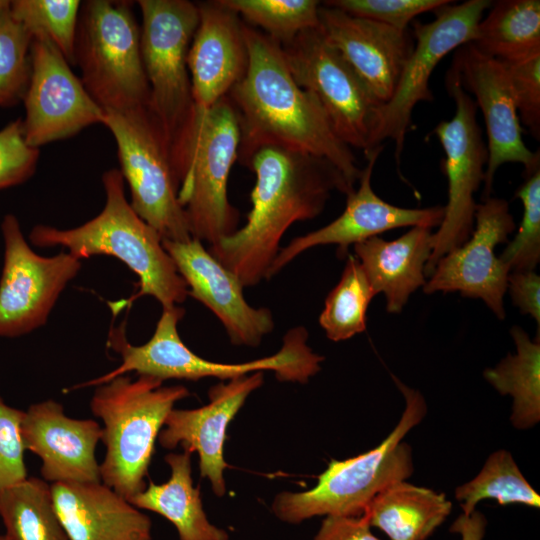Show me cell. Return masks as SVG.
I'll use <instances>...</instances> for the list:
<instances>
[{"instance_id": "obj_41", "label": "cell", "mask_w": 540, "mask_h": 540, "mask_svg": "<svg viewBox=\"0 0 540 540\" xmlns=\"http://www.w3.org/2000/svg\"><path fill=\"white\" fill-rule=\"evenodd\" d=\"M507 290L522 314L530 315L540 327V277L531 271H513L508 275Z\"/></svg>"}, {"instance_id": "obj_34", "label": "cell", "mask_w": 540, "mask_h": 540, "mask_svg": "<svg viewBox=\"0 0 540 540\" xmlns=\"http://www.w3.org/2000/svg\"><path fill=\"white\" fill-rule=\"evenodd\" d=\"M81 1L79 0H13L9 10L33 37L48 39L75 65L74 50Z\"/></svg>"}, {"instance_id": "obj_23", "label": "cell", "mask_w": 540, "mask_h": 540, "mask_svg": "<svg viewBox=\"0 0 540 540\" xmlns=\"http://www.w3.org/2000/svg\"><path fill=\"white\" fill-rule=\"evenodd\" d=\"M263 380V372L258 371L212 386L207 405L196 409H172L158 435L159 443L165 449L181 445L184 451L198 453L200 474L209 479L218 497L226 492L224 442L227 427Z\"/></svg>"}, {"instance_id": "obj_14", "label": "cell", "mask_w": 540, "mask_h": 540, "mask_svg": "<svg viewBox=\"0 0 540 540\" xmlns=\"http://www.w3.org/2000/svg\"><path fill=\"white\" fill-rule=\"evenodd\" d=\"M0 278V337H18L45 325L61 293L79 273L81 260L69 252L37 254L26 241L20 222L6 214Z\"/></svg>"}, {"instance_id": "obj_3", "label": "cell", "mask_w": 540, "mask_h": 540, "mask_svg": "<svg viewBox=\"0 0 540 540\" xmlns=\"http://www.w3.org/2000/svg\"><path fill=\"white\" fill-rule=\"evenodd\" d=\"M141 54L149 86L148 110L158 126L180 186L189 175L196 142L188 51L199 23L198 4L140 0Z\"/></svg>"}, {"instance_id": "obj_40", "label": "cell", "mask_w": 540, "mask_h": 540, "mask_svg": "<svg viewBox=\"0 0 540 540\" xmlns=\"http://www.w3.org/2000/svg\"><path fill=\"white\" fill-rule=\"evenodd\" d=\"M22 417V410L8 405L0 396V492L28 477L21 432Z\"/></svg>"}, {"instance_id": "obj_28", "label": "cell", "mask_w": 540, "mask_h": 540, "mask_svg": "<svg viewBox=\"0 0 540 540\" xmlns=\"http://www.w3.org/2000/svg\"><path fill=\"white\" fill-rule=\"evenodd\" d=\"M470 43L481 53L504 63L540 53V1L492 2Z\"/></svg>"}, {"instance_id": "obj_26", "label": "cell", "mask_w": 540, "mask_h": 540, "mask_svg": "<svg viewBox=\"0 0 540 540\" xmlns=\"http://www.w3.org/2000/svg\"><path fill=\"white\" fill-rule=\"evenodd\" d=\"M164 459L171 471L168 481H149L128 501L138 509L166 518L176 528L180 540H229L227 531L213 525L203 510L199 488L193 485L191 453H169Z\"/></svg>"}, {"instance_id": "obj_22", "label": "cell", "mask_w": 540, "mask_h": 540, "mask_svg": "<svg viewBox=\"0 0 540 540\" xmlns=\"http://www.w3.org/2000/svg\"><path fill=\"white\" fill-rule=\"evenodd\" d=\"M21 432L25 449L40 458L46 482L101 481L95 450L102 427L97 421L71 418L62 404L48 399L23 411Z\"/></svg>"}, {"instance_id": "obj_2", "label": "cell", "mask_w": 540, "mask_h": 540, "mask_svg": "<svg viewBox=\"0 0 540 540\" xmlns=\"http://www.w3.org/2000/svg\"><path fill=\"white\" fill-rule=\"evenodd\" d=\"M255 173L252 208L245 225L208 251L244 287L268 279L284 233L295 222L317 217L334 191H354L327 159L281 147L255 151L246 164Z\"/></svg>"}, {"instance_id": "obj_43", "label": "cell", "mask_w": 540, "mask_h": 540, "mask_svg": "<svg viewBox=\"0 0 540 540\" xmlns=\"http://www.w3.org/2000/svg\"><path fill=\"white\" fill-rule=\"evenodd\" d=\"M487 519L476 509L469 515L461 513L451 524L449 531L458 534L461 540H483Z\"/></svg>"}, {"instance_id": "obj_5", "label": "cell", "mask_w": 540, "mask_h": 540, "mask_svg": "<svg viewBox=\"0 0 540 540\" xmlns=\"http://www.w3.org/2000/svg\"><path fill=\"white\" fill-rule=\"evenodd\" d=\"M405 400L400 420L375 448L345 460H331L317 484L303 492H282L272 503L275 516L298 524L316 516H361L371 500L390 484L408 479L412 449L403 438L427 413L423 395L391 375Z\"/></svg>"}, {"instance_id": "obj_4", "label": "cell", "mask_w": 540, "mask_h": 540, "mask_svg": "<svg viewBox=\"0 0 540 540\" xmlns=\"http://www.w3.org/2000/svg\"><path fill=\"white\" fill-rule=\"evenodd\" d=\"M124 182L119 169L105 171V205L97 216L69 229L36 225L30 232V242L37 247L66 248L80 260L95 255L113 256L138 276V296H152L162 308L181 304L188 296L187 285L159 234L131 207Z\"/></svg>"}, {"instance_id": "obj_45", "label": "cell", "mask_w": 540, "mask_h": 540, "mask_svg": "<svg viewBox=\"0 0 540 540\" xmlns=\"http://www.w3.org/2000/svg\"><path fill=\"white\" fill-rule=\"evenodd\" d=\"M0 540H8L5 535L0 534Z\"/></svg>"}, {"instance_id": "obj_30", "label": "cell", "mask_w": 540, "mask_h": 540, "mask_svg": "<svg viewBox=\"0 0 540 540\" xmlns=\"http://www.w3.org/2000/svg\"><path fill=\"white\" fill-rule=\"evenodd\" d=\"M0 518L8 540H70L57 515L51 485L38 477L0 492Z\"/></svg>"}, {"instance_id": "obj_17", "label": "cell", "mask_w": 540, "mask_h": 540, "mask_svg": "<svg viewBox=\"0 0 540 540\" xmlns=\"http://www.w3.org/2000/svg\"><path fill=\"white\" fill-rule=\"evenodd\" d=\"M474 96L487 133L488 158L484 199L490 197L497 170L506 163H520L524 174L540 166L539 150L532 152L522 138V127L506 65L477 50L471 43L456 49L447 72Z\"/></svg>"}, {"instance_id": "obj_44", "label": "cell", "mask_w": 540, "mask_h": 540, "mask_svg": "<svg viewBox=\"0 0 540 540\" xmlns=\"http://www.w3.org/2000/svg\"><path fill=\"white\" fill-rule=\"evenodd\" d=\"M10 3V1H7V0H0V11L5 8L6 6H8Z\"/></svg>"}, {"instance_id": "obj_18", "label": "cell", "mask_w": 540, "mask_h": 540, "mask_svg": "<svg viewBox=\"0 0 540 540\" xmlns=\"http://www.w3.org/2000/svg\"><path fill=\"white\" fill-rule=\"evenodd\" d=\"M383 145L366 153L367 164L358 180L359 186L347 195L342 214L324 227L299 236L280 248L268 274L276 275L304 251L322 245H337L344 257L350 245L401 227H438L444 216V206L403 208L384 201L373 190L371 177Z\"/></svg>"}, {"instance_id": "obj_37", "label": "cell", "mask_w": 540, "mask_h": 540, "mask_svg": "<svg viewBox=\"0 0 540 540\" xmlns=\"http://www.w3.org/2000/svg\"><path fill=\"white\" fill-rule=\"evenodd\" d=\"M448 2L449 0H329L324 1L323 5L405 31L418 15L433 12Z\"/></svg>"}, {"instance_id": "obj_27", "label": "cell", "mask_w": 540, "mask_h": 540, "mask_svg": "<svg viewBox=\"0 0 540 540\" xmlns=\"http://www.w3.org/2000/svg\"><path fill=\"white\" fill-rule=\"evenodd\" d=\"M451 510L452 502L444 493L403 480L380 491L364 513L370 526L390 540H427Z\"/></svg>"}, {"instance_id": "obj_13", "label": "cell", "mask_w": 540, "mask_h": 540, "mask_svg": "<svg viewBox=\"0 0 540 540\" xmlns=\"http://www.w3.org/2000/svg\"><path fill=\"white\" fill-rule=\"evenodd\" d=\"M281 46L293 78L316 98L336 136L351 149L367 152L378 105L321 29L305 30Z\"/></svg>"}, {"instance_id": "obj_10", "label": "cell", "mask_w": 540, "mask_h": 540, "mask_svg": "<svg viewBox=\"0 0 540 540\" xmlns=\"http://www.w3.org/2000/svg\"><path fill=\"white\" fill-rule=\"evenodd\" d=\"M103 125L117 146L120 172L130 205L162 240L185 242L190 235L177 182L161 132L148 108L105 111Z\"/></svg>"}, {"instance_id": "obj_33", "label": "cell", "mask_w": 540, "mask_h": 540, "mask_svg": "<svg viewBox=\"0 0 540 540\" xmlns=\"http://www.w3.org/2000/svg\"><path fill=\"white\" fill-rule=\"evenodd\" d=\"M225 8L241 15L252 27L281 45L301 32L319 27L321 3L316 0H217Z\"/></svg>"}, {"instance_id": "obj_38", "label": "cell", "mask_w": 540, "mask_h": 540, "mask_svg": "<svg viewBox=\"0 0 540 540\" xmlns=\"http://www.w3.org/2000/svg\"><path fill=\"white\" fill-rule=\"evenodd\" d=\"M504 64L511 82L520 124L526 127L536 140H539L540 53Z\"/></svg>"}, {"instance_id": "obj_19", "label": "cell", "mask_w": 540, "mask_h": 540, "mask_svg": "<svg viewBox=\"0 0 540 540\" xmlns=\"http://www.w3.org/2000/svg\"><path fill=\"white\" fill-rule=\"evenodd\" d=\"M162 245L185 281L188 295L216 315L232 344L256 347L272 332V312L249 305L238 278L200 240H162Z\"/></svg>"}, {"instance_id": "obj_7", "label": "cell", "mask_w": 540, "mask_h": 540, "mask_svg": "<svg viewBox=\"0 0 540 540\" xmlns=\"http://www.w3.org/2000/svg\"><path fill=\"white\" fill-rule=\"evenodd\" d=\"M145 375H121L95 389L90 410L103 422L101 482L129 500L146 487L155 441L175 403L189 396L182 385L162 386Z\"/></svg>"}, {"instance_id": "obj_16", "label": "cell", "mask_w": 540, "mask_h": 540, "mask_svg": "<svg viewBox=\"0 0 540 540\" xmlns=\"http://www.w3.org/2000/svg\"><path fill=\"white\" fill-rule=\"evenodd\" d=\"M515 226L506 200L484 199L476 205L470 237L438 260L423 291H458L465 297L480 298L497 318L505 319L503 298L510 270L495 255V248L507 241Z\"/></svg>"}, {"instance_id": "obj_32", "label": "cell", "mask_w": 540, "mask_h": 540, "mask_svg": "<svg viewBox=\"0 0 540 540\" xmlns=\"http://www.w3.org/2000/svg\"><path fill=\"white\" fill-rule=\"evenodd\" d=\"M374 296L358 259L348 254L341 278L327 295L319 316L326 336L339 342L365 331L367 310Z\"/></svg>"}, {"instance_id": "obj_36", "label": "cell", "mask_w": 540, "mask_h": 540, "mask_svg": "<svg viewBox=\"0 0 540 540\" xmlns=\"http://www.w3.org/2000/svg\"><path fill=\"white\" fill-rule=\"evenodd\" d=\"M524 176L515 193L523 204L522 220L517 234L499 256L510 272L534 270L540 261V166Z\"/></svg>"}, {"instance_id": "obj_24", "label": "cell", "mask_w": 540, "mask_h": 540, "mask_svg": "<svg viewBox=\"0 0 540 540\" xmlns=\"http://www.w3.org/2000/svg\"><path fill=\"white\" fill-rule=\"evenodd\" d=\"M51 491L70 540H152L150 518L101 481L53 483Z\"/></svg>"}, {"instance_id": "obj_42", "label": "cell", "mask_w": 540, "mask_h": 540, "mask_svg": "<svg viewBox=\"0 0 540 540\" xmlns=\"http://www.w3.org/2000/svg\"><path fill=\"white\" fill-rule=\"evenodd\" d=\"M312 540H379L371 531L368 517L329 515Z\"/></svg>"}, {"instance_id": "obj_6", "label": "cell", "mask_w": 540, "mask_h": 540, "mask_svg": "<svg viewBox=\"0 0 540 540\" xmlns=\"http://www.w3.org/2000/svg\"><path fill=\"white\" fill-rule=\"evenodd\" d=\"M185 310L179 305L163 308L152 337L139 346L128 342L124 326L112 329L108 345L121 357V364L92 380L97 386L136 372L161 381L183 379L196 381L205 377L232 380L258 371H273L279 381L307 383L321 369L324 357L307 345L308 331L303 326L291 328L275 354L244 363L212 362L196 355L180 338L178 323Z\"/></svg>"}, {"instance_id": "obj_25", "label": "cell", "mask_w": 540, "mask_h": 540, "mask_svg": "<svg viewBox=\"0 0 540 540\" xmlns=\"http://www.w3.org/2000/svg\"><path fill=\"white\" fill-rule=\"evenodd\" d=\"M432 234L431 228L417 226L392 241L374 236L354 245L355 257L375 295L384 294L389 313H400L411 294L425 285Z\"/></svg>"}, {"instance_id": "obj_1", "label": "cell", "mask_w": 540, "mask_h": 540, "mask_svg": "<svg viewBox=\"0 0 540 540\" xmlns=\"http://www.w3.org/2000/svg\"><path fill=\"white\" fill-rule=\"evenodd\" d=\"M243 31L247 70L227 94L239 121L240 164L260 148L281 147L327 159L355 189L362 169L352 149L336 136L316 98L297 84L281 44L250 25Z\"/></svg>"}, {"instance_id": "obj_12", "label": "cell", "mask_w": 540, "mask_h": 540, "mask_svg": "<svg viewBox=\"0 0 540 540\" xmlns=\"http://www.w3.org/2000/svg\"><path fill=\"white\" fill-rule=\"evenodd\" d=\"M239 145L237 113L225 96L197 132L191 169L178 192L191 237L209 245L238 229L239 211L228 200L227 182Z\"/></svg>"}, {"instance_id": "obj_35", "label": "cell", "mask_w": 540, "mask_h": 540, "mask_svg": "<svg viewBox=\"0 0 540 540\" xmlns=\"http://www.w3.org/2000/svg\"><path fill=\"white\" fill-rule=\"evenodd\" d=\"M9 5L0 11V107L3 108L23 101L31 77L32 36L12 17Z\"/></svg>"}, {"instance_id": "obj_15", "label": "cell", "mask_w": 540, "mask_h": 540, "mask_svg": "<svg viewBox=\"0 0 540 540\" xmlns=\"http://www.w3.org/2000/svg\"><path fill=\"white\" fill-rule=\"evenodd\" d=\"M30 55L31 77L22 119L28 145L39 148L72 137L88 126L103 125L105 111L48 39L33 37Z\"/></svg>"}, {"instance_id": "obj_8", "label": "cell", "mask_w": 540, "mask_h": 540, "mask_svg": "<svg viewBox=\"0 0 540 540\" xmlns=\"http://www.w3.org/2000/svg\"><path fill=\"white\" fill-rule=\"evenodd\" d=\"M132 5L129 1L88 0L79 11L75 65L85 89L104 111L148 108L140 28Z\"/></svg>"}, {"instance_id": "obj_11", "label": "cell", "mask_w": 540, "mask_h": 540, "mask_svg": "<svg viewBox=\"0 0 540 540\" xmlns=\"http://www.w3.org/2000/svg\"><path fill=\"white\" fill-rule=\"evenodd\" d=\"M446 88L455 103V113L450 120L439 122L432 134L445 153L441 168L447 178L448 199L442 222L432 234V251L424 271L426 277L431 275L441 257L470 237L477 205L474 194L484 182L488 158L474 99L449 73Z\"/></svg>"}, {"instance_id": "obj_31", "label": "cell", "mask_w": 540, "mask_h": 540, "mask_svg": "<svg viewBox=\"0 0 540 540\" xmlns=\"http://www.w3.org/2000/svg\"><path fill=\"white\" fill-rule=\"evenodd\" d=\"M454 495L465 515L471 514L485 499H494L502 506L540 507L539 494L524 477L512 454L505 449L491 453L479 473L456 487Z\"/></svg>"}, {"instance_id": "obj_39", "label": "cell", "mask_w": 540, "mask_h": 540, "mask_svg": "<svg viewBox=\"0 0 540 540\" xmlns=\"http://www.w3.org/2000/svg\"><path fill=\"white\" fill-rule=\"evenodd\" d=\"M39 148L28 145L22 119L9 122L0 130V190L27 181L36 171Z\"/></svg>"}, {"instance_id": "obj_29", "label": "cell", "mask_w": 540, "mask_h": 540, "mask_svg": "<svg viewBox=\"0 0 540 540\" xmlns=\"http://www.w3.org/2000/svg\"><path fill=\"white\" fill-rule=\"evenodd\" d=\"M516 353H508L483 376L501 395L512 397L510 421L518 430L535 426L540 420V340H532L519 326L510 330Z\"/></svg>"}, {"instance_id": "obj_21", "label": "cell", "mask_w": 540, "mask_h": 540, "mask_svg": "<svg viewBox=\"0 0 540 540\" xmlns=\"http://www.w3.org/2000/svg\"><path fill=\"white\" fill-rule=\"evenodd\" d=\"M197 4L199 23L187 56L196 135L207 113L243 78L248 66L244 23L238 15L218 1Z\"/></svg>"}, {"instance_id": "obj_20", "label": "cell", "mask_w": 540, "mask_h": 540, "mask_svg": "<svg viewBox=\"0 0 540 540\" xmlns=\"http://www.w3.org/2000/svg\"><path fill=\"white\" fill-rule=\"evenodd\" d=\"M319 28L362 81L378 106L393 95L414 48L412 32L351 16L321 4Z\"/></svg>"}, {"instance_id": "obj_9", "label": "cell", "mask_w": 540, "mask_h": 540, "mask_svg": "<svg viewBox=\"0 0 540 540\" xmlns=\"http://www.w3.org/2000/svg\"><path fill=\"white\" fill-rule=\"evenodd\" d=\"M491 4L489 0L449 1L433 11V21L412 22L413 51L392 97L372 112L368 151L391 140L396 163L400 165L413 109L420 102L434 100L429 88L433 71L448 53L474 40L477 26Z\"/></svg>"}]
</instances>
